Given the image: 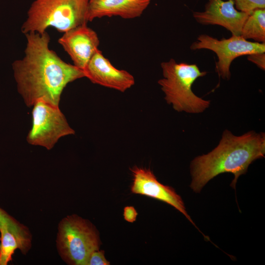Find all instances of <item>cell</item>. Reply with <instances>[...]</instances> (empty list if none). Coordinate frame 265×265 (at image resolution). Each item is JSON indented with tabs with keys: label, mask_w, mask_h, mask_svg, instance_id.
Segmentation results:
<instances>
[{
	"label": "cell",
	"mask_w": 265,
	"mask_h": 265,
	"mask_svg": "<svg viewBox=\"0 0 265 265\" xmlns=\"http://www.w3.org/2000/svg\"><path fill=\"white\" fill-rule=\"evenodd\" d=\"M25 35V55L12 64L18 91L28 107L38 100L58 106L66 85L85 77L84 72L49 48L50 37L46 31Z\"/></svg>",
	"instance_id": "cell-1"
},
{
	"label": "cell",
	"mask_w": 265,
	"mask_h": 265,
	"mask_svg": "<svg viewBox=\"0 0 265 265\" xmlns=\"http://www.w3.org/2000/svg\"><path fill=\"white\" fill-rule=\"evenodd\" d=\"M265 154L264 132L252 131L237 136L226 130L215 148L191 161L190 186L194 192L199 193L214 177L231 173L234 176L231 186L235 188L238 178L246 173L253 161L264 158Z\"/></svg>",
	"instance_id": "cell-2"
},
{
	"label": "cell",
	"mask_w": 265,
	"mask_h": 265,
	"mask_svg": "<svg viewBox=\"0 0 265 265\" xmlns=\"http://www.w3.org/2000/svg\"><path fill=\"white\" fill-rule=\"evenodd\" d=\"M160 65L163 78L158 83L165 101L175 110L200 113L210 106V101L197 96L192 90L195 81L206 75L207 72L201 71L195 64L177 63L173 58L162 62Z\"/></svg>",
	"instance_id": "cell-3"
},
{
	"label": "cell",
	"mask_w": 265,
	"mask_h": 265,
	"mask_svg": "<svg viewBox=\"0 0 265 265\" xmlns=\"http://www.w3.org/2000/svg\"><path fill=\"white\" fill-rule=\"evenodd\" d=\"M89 0H34L21 31L43 33L49 27L65 32L87 23Z\"/></svg>",
	"instance_id": "cell-4"
},
{
	"label": "cell",
	"mask_w": 265,
	"mask_h": 265,
	"mask_svg": "<svg viewBox=\"0 0 265 265\" xmlns=\"http://www.w3.org/2000/svg\"><path fill=\"white\" fill-rule=\"evenodd\" d=\"M56 245L62 259L68 264L87 265L91 254L99 250L98 232L88 220L77 215L66 216L58 225Z\"/></svg>",
	"instance_id": "cell-5"
},
{
	"label": "cell",
	"mask_w": 265,
	"mask_h": 265,
	"mask_svg": "<svg viewBox=\"0 0 265 265\" xmlns=\"http://www.w3.org/2000/svg\"><path fill=\"white\" fill-rule=\"evenodd\" d=\"M33 106L32 127L26 137L30 144L50 150L60 138L75 133L58 106L38 100Z\"/></svg>",
	"instance_id": "cell-6"
},
{
	"label": "cell",
	"mask_w": 265,
	"mask_h": 265,
	"mask_svg": "<svg viewBox=\"0 0 265 265\" xmlns=\"http://www.w3.org/2000/svg\"><path fill=\"white\" fill-rule=\"evenodd\" d=\"M190 48L192 50L207 49L213 52L218 58L215 71L219 78L228 80L231 78L230 69L233 61L242 55L265 53V43L249 41L240 35H232L228 39L218 40L202 34L191 44Z\"/></svg>",
	"instance_id": "cell-7"
},
{
	"label": "cell",
	"mask_w": 265,
	"mask_h": 265,
	"mask_svg": "<svg viewBox=\"0 0 265 265\" xmlns=\"http://www.w3.org/2000/svg\"><path fill=\"white\" fill-rule=\"evenodd\" d=\"M132 193L144 195L165 202L178 210L199 230L187 213L181 198L171 187L159 183L150 169L134 166L131 169Z\"/></svg>",
	"instance_id": "cell-8"
},
{
	"label": "cell",
	"mask_w": 265,
	"mask_h": 265,
	"mask_svg": "<svg viewBox=\"0 0 265 265\" xmlns=\"http://www.w3.org/2000/svg\"><path fill=\"white\" fill-rule=\"evenodd\" d=\"M193 17L203 25H218L233 35H240L243 24L249 13L237 10L234 0H208L203 11H194Z\"/></svg>",
	"instance_id": "cell-9"
},
{
	"label": "cell",
	"mask_w": 265,
	"mask_h": 265,
	"mask_svg": "<svg viewBox=\"0 0 265 265\" xmlns=\"http://www.w3.org/2000/svg\"><path fill=\"white\" fill-rule=\"evenodd\" d=\"M58 42L70 56L73 65L82 71L99 45L97 33L86 24L64 32Z\"/></svg>",
	"instance_id": "cell-10"
},
{
	"label": "cell",
	"mask_w": 265,
	"mask_h": 265,
	"mask_svg": "<svg viewBox=\"0 0 265 265\" xmlns=\"http://www.w3.org/2000/svg\"><path fill=\"white\" fill-rule=\"evenodd\" d=\"M83 71L85 77L93 83L123 92L134 84V79L130 73L114 67L99 49Z\"/></svg>",
	"instance_id": "cell-11"
},
{
	"label": "cell",
	"mask_w": 265,
	"mask_h": 265,
	"mask_svg": "<svg viewBox=\"0 0 265 265\" xmlns=\"http://www.w3.org/2000/svg\"><path fill=\"white\" fill-rule=\"evenodd\" d=\"M0 265H7L17 249L26 254L30 248L27 228L0 208Z\"/></svg>",
	"instance_id": "cell-12"
},
{
	"label": "cell",
	"mask_w": 265,
	"mask_h": 265,
	"mask_svg": "<svg viewBox=\"0 0 265 265\" xmlns=\"http://www.w3.org/2000/svg\"><path fill=\"white\" fill-rule=\"evenodd\" d=\"M150 3V0H89L86 20L114 16L133 19L140 16Z\"/></svg>",
	"instance_id": "cell-13"
},
{
	"label": "cell",
	"mask_w": 265,
	"mask_h": 265,
	"mask_svg": "<svg viewBox=\"0 0 265 265\" xmlns=\"http://www.w3.org/2000/svg\"><path fill=\"white\" fill-rule=\"evenodd\" d=\"M240 36L246 40L265 43V8L257 9L249 14L242 26Z\"/></svg>",
	"instance_id": "cell-14"
},
{
	"label": "cell",
	"mask_w": 265,
	"mask_h": 265,
	"mask_svg": "<svg viewBox=\"0 0 265 265\" xmlns=\"http://www.w3.org/2000/svg\"><path fill=\"white\" fill-rule=\"evenodd\" d=\"M236 9L250 13L257 9L265 8V0H234Z\"/></svg>",
	"instance_id": "cell-15"
},
{
	"label": "cell",
	"mask_w": 265,
	"mask_h": 265,
	"mask_svg": "<svg viewBox=\"0 0 265 265\" xmlns=\"http://www.w3.org/2000/svg\"><path fill=\"white\" fill-rule=\"evenodd\" d=\"M110 263L105 257V252L99 250L93 251L90 255L87 265H108Z\"/></svg>",
	"instance_id": "cell-16"
},
{
	"label": "cell",
	"mask_w": 265,
	"mask_h": 265,
	"mask_svg": "<svg viewBox=\"0 0 265 265\" xmlns=\"http://www.w3.org/2000/svg\"><path fill=\"white\" fill-rule=\"evenodd\" d=\"M248 61L256 64L260 69H265V53H254L247 55Z\"/></svg>",
	"instance_id": "cell-17"
},
{
	"label": "cell",
	"mask_w": 265,
	"mask_h": 265,
	"mask_svg": "<svg viewBox=\"0 0 265 265\" xmlns=\"http://www.w3.org/2000/svg\"><path fill=\"white\" fill-rule=\"evenodd\" d=\"M123 215L126 221L132 223L136 220L137 212L133 207L127 206L124 209Z\"/></svg>",
	"instance_id": "cell-18"
}]
</instances>
